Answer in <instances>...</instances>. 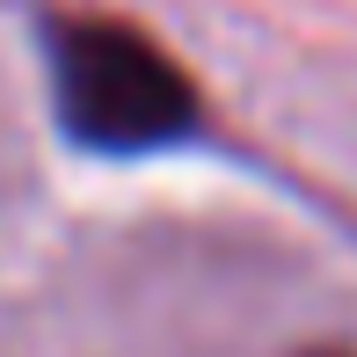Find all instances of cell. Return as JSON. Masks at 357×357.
Here are the masks:
<instances>
[{"label": "cell", "mask_w": 357, "mask_h": 357, "mask_svg": "<svg viewBox=\"0 0 357 357\" xmlns=\"http://www.w3.org/2000/svg\"><path fill=\"white\" fill-rule=\"evenodd\" d=\"M52 102L88 153H160L197 132V88L146 29L109 15L52 22Z\"/></svg>", "instance_id": "cell-1"}, {"label": "cell", "mask_w": 357, "mask_h": 357, "mask_svg": "<svg viewBox=\"0 0 357 357\" xmlns=\"http://www.w3.org/2000/svg\"><path fill=\"white\" fill-rule=\"evenodd\" d=\"M306 357H357V350H306Z\"/></svg>", "instance_id": "cell-2"}]
</instances>
